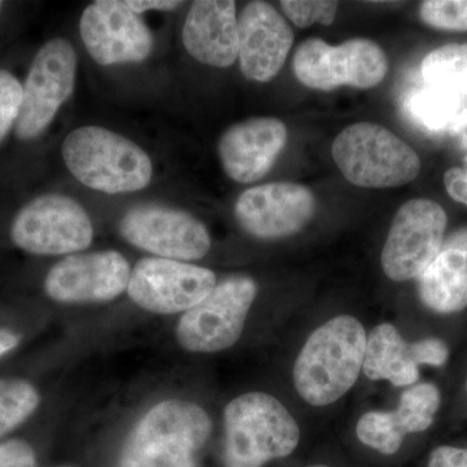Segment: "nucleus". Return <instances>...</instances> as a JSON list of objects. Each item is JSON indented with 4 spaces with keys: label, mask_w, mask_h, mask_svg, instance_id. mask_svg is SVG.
I'll use <instances>...</instances> for the list:
<instances>
[{
    "label": "nucleus",
    "mask_w": 467,
    "mask_h": 467,
    "mask_svg": "<svg viewBox=\"0 0 467 467\" xmlns=\"http://www.w3.org/2000/svg\"><path fill=\"white\" fill-rule=\"evenodd\" d=\"M422 76L429 88L467 100V43L430 52L422 63Z\"/></svg>",
    "instance_id": "4be33fe9"
},
{
    "label": "nucleus",
    "mask_w": 467,
    "mask_h": 467,
    "mask_svg": "<svg viewBox=\"0 0 467 467\" xmlns=\"http://www.w3.org/2000/svg\"><path fill=\"white\" fill-rule=\"evenodd\" d=\"M18 342H20V337H18L16 334L0 328V358L5 356V353H8L9 350L14 349Z\"/></svg>",
    "instance_id": "72a5a7b5"
},
{
    "label": "nucleus",
    "mask_w": 467,
    "mask_h": 467,
    "mask_svg": "<svg viewBox=\"0 0 467 467\" xmlns=\"http://www.w3.org/2000/svg\"><path fill=\"white\" fill-rule=\"evenodd\" d=\"M356 432L365 445L389 456L400 450L404 439L393 411L365 413L359 418Z\"/></svg>",
    "instance_id": "393cba45"
},
{
    "label": "nucleus",
    "mask_w": 467,
    "mask_h": 467,
    "mask_svg": "<svg viewBox=\"0 0 467 467\" xmlns=\"http://www.w3.org/2000/svg\"><path fill=\"white\" fill-rule=\"evenodd\" d=\"M312 467H327V466H324V465H317V466H312Z\"/></svg>",
    "instance_id": "c9c22d12"
},
{
    "label": "nucleus",
    "mask_w": 467,
    "mask_h": 467,
    "mask_svg": "<svg viewBox=\"0 0 467 467\" xmlns=\"http://www.w3.org/2000/svg\"><path fill=\"white\" fill-rule=\"evenodd\" d=\"M316 199L308 187L275 182L252 187L239 196L235 217L243 229L264 241L287 238L312 220Z\"/></svg>",
    "instance_id": "4468645a"
},
{
    "label": "nucleus",
    "mask_w": 467,
    "mask_h": 467,
    "mask_svg": "<svg viewBox=\"0 0 467 467\" xmlns=\"http://www.w3.org/2000/svg\"><path fill=\"white\" fill-rule=\"evenodd\" d=\"M367 340L364 326L350 316H339L318 327L295 362L294 382L301 398L325 407L346 395L364 367Z\"/></svg>",
    "instance_id": "f257e3e1"
},
{
    "label": "nucleus",
    "mask_w": 467,
    "mask_h": 467,
    "mask_svg": "<svg viewBox=\"0 0 467 467\" xmlns=\"http://www.w3.org/2000/svg\"><path fill=\"white\" fill-rule=\"evenodd\" d=\"M216 275L183 261L147 257L135 265L128 294L140 308L158 315L187 312L216 287Z\"/></svg>",
    "instance_id": "9b49d317"
},
{
    "label": "nucleus",
    "mask_w": 467,
    "mask_h": 467,
    "mask_svg": "<svg viewBox=\"0 0 467 467\" xmlns=\"http://www.w3.org/2000/svg\"><path fill=\"white\" fill-rule=\"evenodd\" d=\"M427 467H467V450L450 445L436 448Z\"/></svg>",
    "instance_id": "7c9ffc66"
},
{
    "label": "nucleus",
    "mask_w": 467,
    "mask_h": 467,
    "mask_svg": "<svg viewBox=\"0 0 467 467\" xmlns=\"http://www.w3.org/2000/svg\"><path fill=\"white\" fill-rule=\"evenodd\" d=\"M411 355L417 365L426 364L432 367H442L448 361L450 350L447 344L436 337L420 340L410 344Z\"/></svg>",
    "instance_id": "c85d7f7f"
},
{
    "label": "nucleus",
    "mask_w": 467,
    "mask_h": 467,
    "mask_svg": "<svg viewBox=\"0 0 467 467\" xmlns=\"http://www.w3.org/2000/svg\"><path fill=\"white\" fill-rule=\"evenodd\" d=\"M119 233L140 250L175 261L199 260L211 248L207 227L187 212L164 205H138L122 218Z\"/></svg>",
    "instance_id": "f8f14e48"
},
{
    "label": "nucleus",
    "mask_w": 467,
    "mask_h": 467,
    "mask_svg": "<svg viewBox=\"0 0 467 467\" xmlns=\"http://www.w3.org/2000/svg\"><path fill=\"white\" fill-rule=\"evenodd\" d=\"M135 14L142 15L147 11H173L180 7L183 2H175V0H129L126 2Z\"/></svg>",
    "instance_id": "473e14b6"
},
{
    "label": "nucleus",
    "mask_w": 467,
    "mask_h": 467,
    "mask_svg": "<svg viewBox=\"0 0 467 467\" xmlns=\"http://www.w3.org/2000/svg\"><path fill=\"white\" fill-rule=\"evenodd\" d=\"M337 2L325 0H284L281 8L295 26L308 27L315 24L330 26L337 16Z\"/></svg>",
    "instance_id": "bb28decb"
},
{
    "label": "nucleus",
    "mask_w": 467,
    "mask_h": 467,
    "mask_svg": "<svg viewBox=\"0 0 467 467\" xmlns=\"http://www.w3.org/2000/svg\"><path fill=\"white\" fill-rule=\"evenodd\" d=\"M362 368L370 379H387L398 387L410 386L420 378L410 344L389 324L377 326L368 335Z\"/></svg>",
    "instance_id": "aec40b11"
},
{
    "label": "nucleus",
    "mask_w": 467,
    "mask_h": 467,
    "mask_svg": "<svg viewBox=\"0 0 467 467\" xmlns=\"http://www.w3.org/2000/svg\"><path fill=\"white\" fill-rule=\"evenodd\" d=\"M211 432V418L199 405L159 402L126 439L117 467H199V451Z\"/></svg>",
    "instance_id": "f03ea898"
},
{
    "label": "nucleus",
    "mask_w": 467,
    "mask_h": 467,
    "mask_svg": "<svg viewBox=\"0 0 467 467\" xmlns=\"http://www.w3.org/2000/svg\"><path fill=\"white\" fill-rule=\"evenodd\" d=\"M257 285L245 275H234L216 285L198 306L187 310L177 327V339L183 349L213 353L238 342Z\"/></svg>",
    "instance_id": "0eeeda50"
},
{
    "label": "nucleus",
    "mask_w": 467,
    "mask_h": 467,
    "mask_svg": "<svg viewBox=\"0 0 467 467\" xmlns=\"http://www.w3.org/2000/svg\"><path fill=\"white\" fill-rule=\"evenodd\" d=\"M86 50L99 66L140 63L150 57L153 36L140 15L119 0H98L79 21Z\"/></svg>",
    "instance_id": "ddd939ff"
},
{
    "label": "nucleus",
    "mask_w": 467,
    "mask_h": 467,
    "mask_svg": "<svg viewBox=\"0 0 467 467\" xmlns=\"http://www.w3.org/2000/svg\"><path fill=\"white\" fill-rule=\"evenodd\" d=\"M404 109L418 126L430 133L456 130L467 116L465 100L429 86L409 92Z\"/></svg>",
    "instance_id": "412c9836"
},
{
    "label": "nucleus",
    "mask_w": 467,
    "mask_h": 467,
    "mask_svg": "<svg viewBox=\"0 0 467 467\" xmlns=\"http://www.w3.org/2000/svg\"><path fill=\"white\" fill-rule=\"evenodd\" d=\"M331 153L340 173L365 189L404 186L420 171L416 150L373 122H358L344 129L335 138Z\"/></svg>",
    "instance_id": "39448f33"
},
{
    "label": "nucleus",
    "mask_w": 467,
    "mask_h": 467,
    "mask_svg": "<svg viewBox=\"0 0 467 467\" xmlns=\"http://www.w3.org/2000/svg\"><path fill=\"white\" fill-rule=\"evenodd\" d=\"M294 72L312 90L333 91L342 86L368 90L386 78L389 60L371 39L352 38L331 46L321 38H309L295 52Z\"/></svg>",
    "instance_id": "423d86ee"
},
{
    "label": "nucleus",
    "mask_w": 467,
    "mask_h": 467,
    "mask_svg": "<svg viewBox=\"0 0 467 467\" xmlns=\"http://www.w3.org/2000/svg\"><path fill=\"white\" fill-rule=\"evenodd\" d=\"M441 407V391L432 383L410 387L400 398L398 410L393 411L402 434L426 431L434 422Z\"/></svg>",
    "instance_id": "5701e85b"
},
{
    "label": "nucleus",
    "mask_w": 467,
    "mask_h": 467,
    "mask_svg": "<svg viewBox=\"0 0 467 467\" xmlns=\"http://www.w3.org/2000/svg\"><path fill=\"white\" fill-rule=\"evenodd\" d=\"M11 236L29 254L57 256L86 250L94 227L85 209L69 196L46 193L18 212Z\"/></svg>",
    "instance_id": "6e6552de"
},
{
    "label": "nucleus",
    "mask_w": 467,
    "mask_h": 467,
    "mask_svg": "<svg viewBox=\"0 0 467 467\" xmlns=\"http://www.w3.org/2000/svg\"><path fill=\"white\" fill-rule=\"evenodd\" d=\"M3 2H0V11H2Z\"/></svg>",
    "instance_id": "f704fd0d"
},
{
    "label": "nucleus",
    "mask_w": 467,
    "mask_h": 467,
    "mask_svg": "<svg viewBox=\"0 0 467 467\" xmlns=\"http://www.w3.org/2000/svg\"><path fill=\"white\" fill-rule=\"evenodd\" d=\"M426 26L448 32H467V0H427L420 7Z\"/></svg>",
    "instance_id": "a878e982"
},
{
    "label": "nucleus",
    "mask_w": 467,
    "mask_h": 467,
    "mask_svg": "<svg viewBox=\"0 0 467 467\" xmlns=\"http://www.w3.org/2000/svg\"><path fill=\"white\" fill-rule=\"evenodd\" d=\"M239 63L245 78L269 82L284 67L294 33L284 16L266 2H251L238 18Z\"/></svg>",
    "instance_id": "dca6fc26"
},
{
    "label": "nucleus",
    "mask_w": 467,
    "mask_h": 467,
    "mask_svg": "<svg viewBox=\"0 0 467 467\" xmlns=\"http://www.w3.org/2000/svg\"><path fill=\"white\" fill-rule=\"evenodd\" d=\"M23 86L16 77L0 69V143L16 125L23 104Z\"/></svg>",
    "instance_id": "cd10ccee"
},
{
    "label": "nucleus",
    "mask_w": 467,
    "mask_h": 467,
    "mask_svg": "<svg viewBox=\"0 0 467 467\" xmlns=\"http://www.w3.org/2000/svg\"><path fill=\"white\" fill-rule=\"evenodd\" d=\"M184 48L199 63L229 67L239 54V26L233 0L193 2L182 30Z\"/></svg>",
    "instance_id": "a211bd4d"
},
{
    "label": "nucleus",
    "mask_w": 467,
    "mask_h": 467,
    "mask_svg": "<svg viewBox=\"0 0 467 467\" xmlns=\"http://www.w3.org/2000/svg\"><path fill=\"white\" fill-rule=\"evenodd\" d=\"M77 55L69 41L51 39L36 52L23 86V104L15 130L21 140L41 135L75 91Z\"/></svg>",
    "instance_id": "9d476101"
},
{
    "label": "nucleus",
    "mask_w": 467,
    "mask_h": 467,
    "mask_svg": "<svg viewBox=\"0 0 467 467\" xmlns=\"http://www.w3.org/2000/svg\"><path fill=\"white\" fill-rule=\"evenodd\" d=\"M444 184L448 195L467 207V169L451 168L445 171Z\"/></svg>",
    "instance_id": "2f4dec72"
},
{
    "label": "nucleus",
    "mask_w": 467,
    "mask_h": 467,
    "mask_svg": "<svg viewBox=\"0 0 467 467\" xmlns=\"http://www.w3.org/2000/svg\"><path fill=\"white\" fill-rule=\"evenodd\" d=\"M61 150L70 173L97 192H140L152 178V161L146 150L109 129H76L67 135Z\"/></svg>",
    "instance_id": "20e7f679"
},
{
    "label": "nucleus",
    "mask_w": 467,
    "mask_h": 467,
    "mask_svg": "<svg viewBox=\"0 0 467 467\" xmlns=\"http://www.w3.org/2000/svg\"><path fill=\"white\" fill-rule=\"evenodd\" d=\"M287 137V128L275 117H254L233 125L218 142L223 171L235 182L260 181L284 152Z\"/></svg>",
    "instance_id": "f3484780"
},
{
    "label": "nucleus",
    "mask_w": 467,
    "mask_h": 467,
    "mask_svg": "<svg viewBox=\"0 0 467 467\" xmlns=\"http://www.w3.org/2000/svg\"><path fill=\"white\" fill-rule=\"evenodd\" d=\"M130 265L119 252L73 254L52 267L45 290L58 303H106L128 288Z\"/></svg>",
    "instance_id": "2eb2a0df"
},
{
    "label": "nucleus",
    "mask_w": 467,
    "mask_h": 467,
    "mask_svg": "<svg viewBox=\"0 0 467 467\" xmlns=\"http://www.w3.org/2000/svg\"><path fill=\"white\" fill-rule=\"evenodd\" d=\"M447 223V213L438 202L413 199L402 204L384 243L386 275L395 282L420 278L441 252Z\"/></svg>",
    "instance_id": "1a4fd4ad"
},
{
    "label": "nucleus",
    "mask_w": 467,
    "mask_h": 467,
    "mask_svg": "<svg viewBox=\"0 0 467 467\" xmlns=\"http://www.w3.org/2000/svg\"><path fill=\"white\" fill-rule=\"evenodd\" d=\"M0 467H36L33 448L23 441L0 444Z\"/></svg>",
    "instance_id": "c756f323"
},
{
    "label": "nucleus",
    "mask_w": 467,
    "mask_h": 467,
    "mask_svg": "<svg viewBox=\"0 0 467 467\" xmlns=\"http://www.w3.org/2000/svg\"><path fill=\"white\" fill-rule=\"evenodd\" d=\"M418 281L427 308L441 315L467 308V227L444 239L438 256Z\"/></svg>",
    "instance_id": "6ab92c4d"
},
{
    "label": "nucleus",
    "mask_w": 467,
    "mask_h": 467,
    "mask_svg": "<svg viewBox=\"0 0 467 467\" xmlns=\"http://www.w3.org/2000/svg\"><path fill=\"white\" fill-rule=\"evenodd\" d=\"M223 466L263 467L296 450L300 429L281 401L265 392H250L227 404Z\"/></svg>",
    "instance_id": "7ed1b4c3"
},
{
    "label": "nucleus",
    "mask_w": 467,
    "mask_h": 467,
    "mask_svg": "<svg viewBox=\"0 0 467 467\" xmlns=\"http://www.w3.org/2000/svg\"><path fill=\"white\" fill-rule=\"evenodd\" d=\"M39 395L24 380H0V436L21 425L38 408Z\"/></svg>",
    "instance_id": "b1692460"
}]
</instances>
